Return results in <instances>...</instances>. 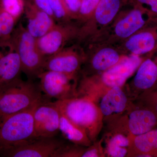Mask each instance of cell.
I'll use <instances>...</instances> for the list:
<instances>
[{
  "label": "cell",
  "instance_id": "cell-25",
  "mask_svg": "<svg viewBox=\"0 0 157 157\" xmlns=\"http://www.w3.org/2000/svg\"><path fill=\"white\" fill-rule=\"evenodd\" d=\"M100 0H82L78 11L77 21L80 25L85 23L92 17Z\"/></svg>",
  "mask_w": 157,
  "mask_h": 157
},
{
  "label": "cell",
  "instance_id": "cell-7",
  "mask_svg": "<svg viewBox=\"0 0 157 157\" xmlns=\"http://www.w3.org/2000/svg\"><path fill=\"white\" fill-rule=\"evenodd\" d=\"M146 10L142 6H135L126 13H120L108 29L104 39L106 42L117 45L138 31L148 27V20L144 18Z\"/></svg>",
  "mask_w": 157,
  "mask_h": 157
},
{
  "label": "cell",
  "instance_id": "cell-5",
  "mask_svg": "<svg viewBox=\"0 0 157 157\" xmlns=\"http://www.w3.org/2000/svg\"><path fill=\"white\" fill-rule=\"evenodd\" d=\"M87 50H85L86 64L89 75L103 73L117 64L126 55L117 45L106 42L103 38L89 40Z\"/></svg>",
  "mask_w": 157,
  "mask_h": 157
},
{
  "label": "cell",
  "instance_id": "cell-1",
  "mask_svg": "<svg viewBox=\"0 0 157 157\" xmlns=\"http://www.w3.org/2000/svg\"><path fill=\"white\" fill-rule=\"evenodd\" d=\"M40 87L21 78L0 87V120L43 101Z\"/></svg>",
  "mask_w": 157,
  "mask_h": 157
},
{
  "label": "cell",
  "instance_id": "cell-21",
  "mask_svg": "<svg viewBox=\"0 0 157 157\" xmlns=\"http://www.w3.org/2000/svg\"><path fill=\"white\" fill-rule=\"evenodd\" d=\"M59 131L66 138L73 143L88 146L90 139L83 129L72 123L61 113Z\"/></svg>",
  "mask_w": 157,
  "mask_h": 157
},
{
  "label": "cell",
  "instance_id": "cell-28",
  "mask_svg": "<svg viewBox=\"0 0 157 157\" xmlns=\"http://www.w3.org/2000/svg\"><path fill=\"white\" fill-rule=\"evenodd\" d=\"M144 107L151 109L157 116V86L142 94Z\"/></svg>",
  "mask_w": 157,
  "mask_h": 157
},
{
  "label": "cell",
  "instance_id": "cell-16",
  "mask_svg": "<svg viewBox=\"0 0 157 157\" xmlns=\"http://www.w3.org/2000/svg\"><path fill=\"white\" fill-rule=\"evenodd\" d=\"M24 11L28 21L27 30L36 39L45 35L56 25L54 18L39 9L32 0H25Z\"/></svg>",
  "mask_w": 157,
  "mask_h": 157
},
{
  "label": "cell",
  "instance_id": "cell-8",
  "mask_svg": "<svg viewBox=\"0 0 157 157\" xmlns=\"http://www.w3.org/2000/svg\"><path fill=\"white\" fill-rule=\"evenodd\" d=\"M80 28L79 23L71 21L56 24L47 33L37 39L39 50L46 58L57 53L68 42L78 39Z\"/></svg>",
  "mask_w": 157,
  "mask_h": 157
},
{
  "label": "cell",
  "instance_id": "cell-30",
  "mask_svg": "<svg viewBox=\"0 0 157 157\" xmlns=\"http://www.w3.org/2000/svg\"><path fill=\"white\" fill-rule=\"evenodd\" d=\"M82 0H65L66 4L70 11L73 13L77 20L78 11L81 6Z\"/></svg>",
  "mask_w": 157,
  "mask_h": 157
},
{
  "label": "cell",
  "instance_id": "cell-3",
  "mask_svg": "<svg viewBox=\"0 0 157 157\" xmlns=\"http://www.w3.org/2000/svg\"><path fill=\"white\" fill-rule=\"evenodd\" d=\"M39 103L0 120V148L14 146L35 138L34 111Z\"/></svg>",
  "mask_w": 157,
  "mask_h": 157
},
{
  "label": "cell",
  "instance_id": "cell-12",
  "mask_svg": "<svg viewBox=\"0 0 157 157\" xmlns=\"http://www.w3.org/2000/svg\"><path fill=\"white\" fill-rule=\"evenodd\" d=\"M61 112L54 102L42 101L34 111L35 138L54 137L59 131Z\"/></svg>",
  "mask_w": 157,
  "mask_h": 157
},
{
  "label": "cell",
  "instance_id": "cell-31",
  "mask_svg": "<svg viewBox=\"0 0 157 157\" xmlns=\"http://www.w3.org/2000/svg\"><path fill=\"white\" fill-rule=\"evenodd\" d=\"M98 149L94 147H91L84 150L82 155V157H98L99 156Z\"/></svg>",
  "mask_w": 157,
  "mask_h": 157
},
{
  "label": "cell",
  "instance_id": "cell-11",
  "mask_svg": "<svg viewBox=\"0 0 157 157\" xmlns=\"http://www.w3.org/2000/svg\"><path fill=\"white\" fill-rule=\"evenodd\" d=\"M62 145L52 137L36 138L14 146L0 148V155L9 157H53Z\"/></svg>",
  "mask_w": 157,
  "mask_h": 157
},
{
  "label": "cell",
  "instance_id": "cell-9",
  "mask_svg": "<svg viewBox=\"0 0 157 157\" xmlns=\"http://www.w3.org/2000/svg\"><path fill=\"white\" fill-rule=\"evenodd\" d=\"M37 77L40 80V89L48 98L62 101L76 97L75 84L72 82L75 75L43 70Z\"/></svg>",
  "mask_w": 157,
  "mask_h": 157
},
{
  "label": "cell",
  "instance_id": "cell-18",
  "mask_svg": "<svg viewBox=\"0 0 157 157\" xmlns=\"http://www.w3.org/2000/svg\"><path fill=\"white\" fill-rule=\"evenodd\" d=\"M137 89L143 93L157 86V63L151 58L142 60L133 79Z\"/></svg>",
  "mask_w": 157,
  "mask_h": 157
},
{
  "label": "cell",
  "instance_id": "cell-15",
  "mask_svg": "<svg viewBox=\"0 0 157 157\" xmlns=\"http://www.w3.org/2000/svg\"><path fill=\"white\" fill-rule=\"evenodd\" d=\"M142 61L140 56H127L112 67L102 73L101 81L106 86L121 87Z\"/></svg>",
  "mask_w": 157,
  "mask_h": 157
},
{
  "label": "cell",
  "instance_id": "cell-4",
  "mask_svg": "<svg viewBox=\"0 0 157 157\" xmlns=\"http://www.w3.org/2000/svg\"><path fill=\"white\" fill-rule=\"evenodd\" d=\"M11 39L19 55L22 72L30 77H37L44 70L46 59L39 50L37 39L20 23L14 29Z\"/></svg>",
  "mask_w": 157,
  "mask_h": 157
},
{
  "label": "cell",
  "instance_id": "cell-10",
  "mask_svg": "<svg viewBox=\"0 0 157 157\" xmlns=\"http://www.w3.org/2000/svg\"><path fill=\"white\" fill-rule=\"evenodd\" d=\"M86 57L84 49L79 45L66 47L46 58L44 70L76 76L82 65L84 64Z\"/></svg>",
  "mask_w": 157,
  "mask_h": 157
},
{
  "label": "cell",
  "instance_id": "cell-27",
  "mask_svg": "<svg viewBox=\"0 0 157 157\" xmlns=\"http://www.w3.org/2000/svg\"><path fill=\"white\" fill-rule=\"evenodd\" d=\"M128 4L132 6H147L148 8L146 11L151 25L157 27V0H127Z\"/></svg>",
  "mask_w": 157,
  "mask_h": 157
},
{
  "label": "cell",
  "instance_id": "cell-6",
  "mask_svg": "<svg viewBox=\"0 0 157 157\" xmlns=\"http://www.w3.org/2000/svg\"><path fill=\"white\" fill-rule=\"evenodd\" d=\"M127 4V0H100L91 18L80 26L78 41H83L105 33Z\"/></svg>",
  "mask_w": 157,
  "mask_h": 157
},
{
  "label": "cell",
  "instance_id": "cell-26",
  "mask_svg": "<svg viewBox=\"0 0 157 157\" xmlns=\"http://www.w3.org/2000/svg\"><path fill=\"white\" fill-rule=\"evenodd\" d=\"M0 6L17 20L24 11L25 0H0Z\"/></svg>",
  "mask_w": 157,
  "mask_h": 157
},
{
  "label": "cell",
  "instance_id": "cell-13",
  "mask_svg": "<svg viewBox=\"0 0 157 157\" xmlns=\"http://www.w3.org/2000/svg\"><path fill=\"white\" fill-rule=\"evenodd\" d=\"M22 66L11 39H0V87L20 78Z\"/></svg>",
  "mask_w": 157,
  "mask_h": 157
},
{
  "label": "cell",
  "instance_id": "cell-14",
  "mask_svg": "<svg viewBox=\"0 0 157 157\" xmlns=\"http://www.w3.org/2000/svg\"><path fill=\"white\" fill-rule=\"evenodd\" d=\"M117 45L126 55L140 56L150 53L157 47V27L140 30Z\"/></svg>",
  "mask_w": 157,
  "mask_h": 157
},
{
  "label": "cell",
  "instance_id": "cell-22",
  "mask_svg": "<svg viewBox=\"0 0 157 157\" xmlns=\"http://www.w3.org/2000/svg\"><path fill=\"white\" fill-rule=\"evenodd\" d=\"M129 138L121 134L115 135L108 143L107 152L111 157H123L128 153L126 147L130 146Z\"/></svg>",
  "mask_w": 157,
  "mask_h": 157
},
{
  "label": "cell",
  "instance_id": "cell-20",
  "mask_svg": "<svg viewBox=\"0 0 157 157\" xmlns=\"http://www.w3.org/2000/svg\"><path fill=\"white\" fill-rule=\"evenodd\" d=\"M128 99L121 87L110 88L101 100L100 109L102 114L108 116L113 113H120L127 106Z\"/></svg>",
  "mask_w": 157,
  "mask_h": 157
},
{
  "label": "cell",
  "instance_id": "cell-23",
  "mask_svg": "<svg viewBox=\"0 0 157 157\" xmlns=\"http://www.w3.org/2000/svg\"><path fill=\"white\" fill-rule=\"evenodd\" d=\"M51 9L55 19L60 22H67L76 20V17L68 8L65 0H49Z\"/></svg>",
  "mask_w": 157,
  "mask_h": 157
},
{
  "label": "cell",
  "instance_id": "cell-17",
  "mask_svg": "<svg viewBox=\"0 0 157 157\" xmlns=\"http://www.w3.org/2000/svg\"><path fill=\"white\" fill-rule=\"evenodd\" d=\"M156 126L157 116L147 107L135 109L129 115L128 128L133 136L144 134Z\"/></svg>",
  "mask_w": 157,
  "mask_h": 157
},
{
  "label": "cell",
  "instance_id": "cell-19",
  "mask_svg": "<svg viewBox=\"0 0 157 157\" xmlns=\"http://www.w3.org/2000/svg\"><path fill=\"white\" fill-rule=\"evenodd\" d=\"M130 146L138 157H157V128L129 138Z\"/></svg>",
  "mask_w": 157,
  "mask_h": 157
},
{
  "label": "cell",
  "instance_id": "cell-2",
  "mask_svg": "<svg viewBox=\"0 0 157 157\" xmlns=\"http://www.w3.org/2000/svg\"><path fill=\"white\" fill-rule=\"evenodd\" d=\"M54 103L69 120L85 131L90 139L94 137L103 114L91 98L74 97Z\"/></svg>",
  "mask_w": 157,
  "mask_h": 157
},
{
  "label": "cell",
  "instance_id": "cell-29",
  "mask_svg": "<svg viewBox=\"0 0 157 157\" xmlns=\"http://www.w3.org/2000/svg\"><path fill=\"white\" fill-rule=\"evenodd\" d=\"M32 1L39 9L45 11L55 19L53 13L51 9L49 0H32Z\"/></svg>",
  "mask_w": 157,
  "mask_h": 157
},
{
  "label": "cell",
  "instance_id": "cell-24",
  "mask_svg": "<svg viewBox=\"0 0 157 157\" xmlns=\"http://www.w3.org/2000/svg\"><path fill=\"white\" fill-rule=\"evenodd\" d=\"M16 21V20L14 17L0 6V32L2 39L8 40L11 39Z\"/></svg>",
  "mask_w": 157,
  "mask_h": 157
}]
</instances>
